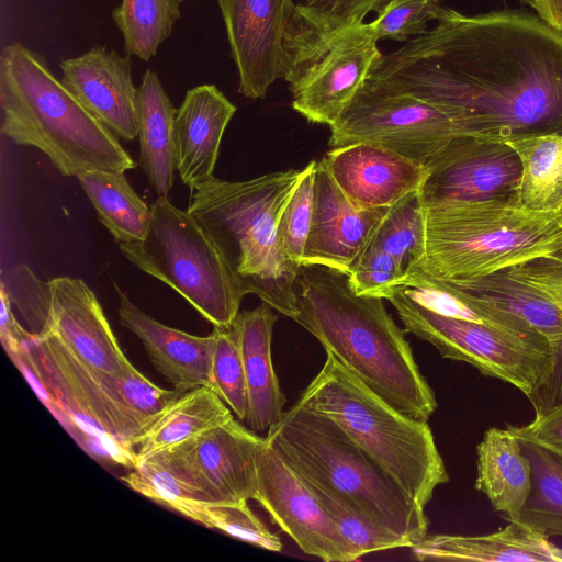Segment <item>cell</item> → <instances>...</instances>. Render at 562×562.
I'll use <instances>...</instances> for the list:
<instances>
[{
    "instance_id": "cell-1",
    "label": "cell",
    "mask_w": 562,
    "mask_h": 562,
    "mask_svg": "<svg viewBox=\"0 0 562 562\" xmlns=\"http://www.w3.org/2000/svg\"><path fill=\"white\" fill-rule=\"evenodd\" d=\"M382 54L367 80L424 100L474 138L562 131V32L521 12L464 15Z\"/></svg>"
},
{
    "instance_id": "cell-2",
    "label": "cell",
    "mask_w": 562,
    "mask_h": 562,
    "mask_svg": "<svg viewBox=\"0 0 562 562\" xmlns=\"http://www.w3.org/2000/svg\"><path fill=\"white\" fill-rule=\"evenodd\" d=\"M294 318L370 390L403 414L428 422L437 400L383 299L358 294L346 272L302 265Z\"/></svg>"
},
{
    "instance_id": "cell-3",
    "label": "cell",
    "mask_w": 562,
    "mask_h": 562,
    "mask_svg": "<svg viewBox=\"0 0 562 562\" xmlns=\"http://www.w3.org/2000/svg\"><path fill=\"white\" fill-rule=\"evenodd\" d=\"M303 169L276 171L245 181L213 177L191 189L188 212L212 238L246 294L282 315H297L299 265L282 252L277 226Z\"/></svg>"
},
{
    "instance_id": "cell-4",
    "label": "cell",
    "mask_w": 562,
    "mask_h": 562,
    "mask_svg": "<svg viewBox=\"0 0 562 562\" xmlns=\"http://www.w3.org/2000/svg\"><path fill=\"white\" fill-rule=\"evenodd\" d=\"M0 109L1 134L40 149L64 176L136 167L117 136L78 101L42 56L21 43L1 52Z\"/></svg>"
},
{
    "instance_id": "cell-5",
    "label": "cell",
    "mask_w": 562,
    "mask_h": 562,
    "mask_svg": "<svg viewBox=\"0 0 562 562\" xmlns=\"http://www.w3.org/2000/svg\"><path fill=\"white\" fill-rule=\"evenodd\" d=\"M424 252L406 274L469 281L562 252V209L532 210L517 194L439 202L424 205Z\"/></svg>"
},
{
    "instance_id": "cell-6",
    "label": "cell",
    "mask_w": 562,
    "mask_h": 562,
    "mask_svg": "<svg viewBox=\"0 0 562 562\" xmlns=\"http://www.w3.org/2000/svg\"><path fill=\"white\" fill-rule=\"evenodd\" d=\"M266 442L304 482L346 501L411 548L427 536L425 508L329 416L297 400Z\"/></svg>"
},
{
    "instance_id": "cell-7",
    "label": "cell",
    "mask_w": 562,
    "mask_h": 562,
    "mask_svg": "<svg viewBox=\"0 0 562 562\" xmlns=\"http://www.w3.org/2000/svg\"><path fill=\"white\" fill-rule=\"evenodd\" d=\"M299 401L329 416L420 506L449 481L432 431L384 401L330 352Z\"/></svg>"
},
{
    "instance_id": "cell-8",
    "label": "cell",
    "mask_w": 562,
    "mask_h": 562,
    "mask_svg": "<svg viewBox=\"0 0 562 562\" xmlns=\"http://www.w3.org/2000/svg\"><path fill=\"white\" fill-rule=\"evenodd\" d=\"M150 205L144 238L119 244L121 252L139 270L172 288L214 327H229L246 295L239 279L188 211L165 196Z\"/></svg>"
},
{
    "instance_id": "cell-9",
    "label": "cell",
    "mask_w": 562,
    "mask_h": 562,
    "mask_svg": "<svg viewBox=\"0 0 562 562\" xmlns=\"http://www.w3.org/2000/svg\"><path fill=\"white\" fill-rule=\"evenodd\" d=\"M381 56L367 23L323 30L310 23L296 5L285 35L282 76L292 93V108L308 122L331 127Z\"/></svg>"
},
{
    "instance_id": "cell-10",
    "label": "cell",
    "mask_w": 562,
    "mask_h": 562,
    "mask_svg": "<svg viewBox=\"0 0 562 562\" xmlns=\"http://www.w3.org/2000/svg\"><path fill=\"white\" fill-rule=\"evenodd\" d=\"M11 360L61 424L72 423L105 441L133 449L131 440L144 429V423L102 374L83 363L53 331L34 336L25 351Z\"/></svg>"
},
{
    "instance_id": "cell-11",
    "label": "cell",
    "mask_w": 562,
    "mask_h": 562,
    "mask_svg": "<svg viewBox=\"0 0 562 562\" xmlns=\"http://www.w3.org/2000/svg\"><path fill=\"white\" fill-rule=\"evenodd\" d=\"M387 300L406 333L434 346L441 357L469 363L482 374L512 384L528 398L550 375L555 352L487 325L438 314L412 299L402 286Z\"/></svg>"
},
{
    "instance_id": "cell-12",
    "label": "cell",
    "mask_w": 562,
    "mask_h": 562,
    "mask_svg": "<svg viewBox=\"0 0 562 562\" xmlns=\"http://www.w3.org/2000/svg\"><path fill=\"white\" fill-rule=\"evenodd\" d=\"M330 131L331 147L376 143L427 169L454 140L471 137L443 110L369 80Z\"/></svg>"
},
{
    "instance_id": "cell-13",
    "label": "cell",
    "mask_w": 562,
    "mask_h": 562,
    "mask_svg": "<svg viewBox=\"0 0 562 562\" xmlns=\"http://www.w3.org/2000/svg\"><path fill=\"white\" fill-rule=\"evenodd\" d=\"M256 464L255 501L304 553L326 562L358 560L310 486L266 440L257 452Z\"/></svg>"
},
{
    "instance_id": "cell-14",
    "label": "cell",
    "mask_w": 562,
    "mask_h": 562,
    "mask_svg": "<svg viewBox=\"0 0 562 562\" xmlns=\"http://www.w3.org/2000/svg\"><path fill=\"white\" fill-rule=\"evenodd\" d=\"M236 65L238 92L262 99L282 78L285 35L295 13L293 0H217Z\"/></svg>"
},
{
    "instance_id": "cell-15",
    "label": "cell",
    "mask_w": 562,
    "mask_h": 562,
    "mask_svg": "<svg viewBox=\"0 0 562 562\" xmlns=\"http://www.w3.org/2000/svg\"><path fill=\"white\" fill-rule=\"evenodd\" d=\"M428 171L419 190L423 205L481 202L517 194L521 164L505 142L462 137L450 144Z\"/></svg>"
},
{
    "instance_id": "cell-16",
    "label": "cell",
    "mask_w": 562,
    "mask_h": 562,
    "mask_svg": "<svg viewBox=\"0 0 562 562\" xmlns=\"http://www.w3.org/2000/svg\"><path fill=\"white\" fill-rule=\"evenodd\" d=\"M505 311L552 349L562 344V254L539 257L492 276L448 282Z\"/></svg>"
},
{
    "instance_id": "cell-17",
    "label": "cell",
    "mask_w": 562,
    "mask_h": 562,
    "mask_svg": "<svg viewBox=\"0 0 562 562\" xmlns=\"http://www.w3.org/2000/svg\"><path fill=\"white\" fill-rule=\"evenodd\" d=\"M344 194L360 209H389L422 189L428 169L376 143L333 147L322 158Z\"/></svg>"
},
{
    "instance_id": "cell-18",
    "label": "cell",
    "mask_w": 562,
    "mask_h": 562,
    "mask_svg": "<svg viewBox=\"0 0 562 562\" xmlns=\"http://www.w3.org/2000/svg\"><path fill=\"white\" fill-rule=\"evenodd\" d=\"M390 209L356 206L321 159L315 169L313 215L302 265L348 273Z\"/></svg>"
},
{
    "instance_id": "cell-19",
    "label": "cell",
    "mask_w": 562,
    "mask_h": 562,
    "mask_svg": "<svg viewBox=\"0 0 562 562\" xmlns=\"http://www.w3.org/2000/svg\"><path fill=\"white\" fill-rule=\"evenodd\" d=\"M47 285L48 330L75 356L94 371L110 375L122 374L133 367L97 296L81 279L59 277Z\"/></svg>"
},
{
    "instance_id": "cell-20",
    "label": "cell",
    "mask_w": 562,
    "mask_h": 562,
    "mask_svg": "<svg viewBox=\"0 0 562 562\" xmlns=\"http://www.w3.org/2000/svg\"><path fill=\"white\" fill-rule=\"evenodd\" d=\"M61 81L102 124L124 140L137 137V88L131 56L102 46L60 61Z\"/></svg>"
},
{
    "instance_id": "cell-21",
    "label": "cell",
    "mask_w": 562,
    "mask_h": 562,
    "mask_svg": "<svg viewBox=\"0 0 562 562\" xmlns=\"http://www.w3.org/2000/svg\"><path fill=\"white\" fill-rule=\"evenodd\" d=\"M236 106L215 85L187 91L175 116L176 169L190 189L211 180L223 134Z\"/></svg>"
},
{
    "instance_id": "cell-22",
    "label": "cell",
    "mask_w": 562,
    "mask_h": 562,
    "mask_svg": "<svg viewBox=\"0 0 562 562\" xmlns=\"http://www.w3.org/2000/svg\"><path fill=\"white\" fill-rule=\"evenodd\" d=\"M119 318L143 344L155 369L183 393L212 386L213 334L194 336L147 315L119 290Z\"/></svg>"
},
{
    "instance_id": "cell-23",
    "label": "cell",
    "mask_w": 562,
    "mask_h": 562,
    "mask_svg": "<svg viewBox=\"0 0 562 562\" xmlns=\"http://www.w3.org/2000/svg\"><path fill=\"white\" fill-rule=\"evenodd\" d=\"M265 440L232 418L178 447L224 498L233 503L255 499L256 456Z\"/></svg>"
},
{
    "instance_id": "cell-24",
    "label": "cell",
    "mask_w": 562,
    "mask_h": 562,
    "mask_svg": "<svg viewBox=\"0 0 562 562\" xmlns=\"http://www.w3.org/2000/svg\"><path fill=\"white\" fill-rule=\"evenodd\" d=\"M278 315L266 302L239 311L233 324L239 336L248 393L245 423L255 432L268 431L284 414L286 398L272 364L271 341Z\"/></svg>"
},
{
    "instance_id": "cell-25",
    "label": "cell",
    "mask_w": 562,
    "mask_h": 562,
    "mask_svg": "<svg viewBox=\"0 0 562 562\" xmlns=\"http://www.w3.org/2000/svg\"><path fill=\"white\" fill-rule=\"evenodd\" d=\"M412 551L419 561L562 562V549L520 521L483 536H426Z\"/></svg>"
},
{
    "instance_id": "cell-26",
    "label": "cell",
    "mask_w": 562,
    "mask_h": 562,
    "mask_svg": "<svg viewBox=\"0 0 562 562\" xmlns=\"http://www.w3.org/2000/svg\"><path fill=\"white\" fill-rule=\"evenodd\" d=\"M475 488L509 521H518L531 488V465L506 428H488L476 447Z\"/></svg>"
},
{
    "instance_id": "cell-27",
    "label": "cell",
    "mask_w": 562,
    "mask_h": 562,
    "mask_svg": "<svg viewBox=\"0 0 562 562\" xmlns=\"http://www.w3.org/2000/svg\"><path fill=\"white\" fill-rule=\"evenodd\" d=\"M176 111L157 74L146 70L137 88L138 165L157 196L168 198L177 170Z\"/></svg>"
},
{
    "instance_id": "cell-28",
    "label": "cell",
    "mask_w": 562,
    "mask_h": 562,
    "mask_svg": "<svg viewBox=\"0 0 562 562\" xmlns=\"http://www.w3.org/2000/svg\"><path fill=\"white\" fill-rule=\"evenodd\" d=\"M232 418L231 408L212 386H199L181 393L131 440V447L138 461L191 441Z\"/></svg>"
},
{
    "instance_id": "cell-29",
    "label": "cell",
    "mask_w": 562,
    "mask_h": 562,
    "mask_svg": "<svg viewBox=\"0 0 562 562\" xmlns=\"http://www.w3.org/2000/svg\"><path fill=\"white\" fill-rule=\"evenodd\" d=\"M121 480L169 508L179 503H229L179 447L138 460Z\"/></svg>"
},
{
    "instance_id": "cell-30",
    "label": "cell",
    "mask_w": 562,
    "mask_h": 562,
    "mask_svg": "<svg viewBox=\"0 0 562 562\" xmlns=\"http://www.w3.org/2000/svg\"><path fill=\"white\" fill-rule=\"evenodd\" d=\"M517 154L520 202L537 211L562 209V131L533 133L504 140Z\"/></svg>"
},
{
    "instance_id": "cell-31",
    "label": "cell",
    "mask_w": 562,
    "mask_h": 562,
    "mask_svg": "<svg viewBox=\"0 0 562 562\" xmlns=\"http://www.w3.org/2000/svg\"><path fill=\"white\" fill-rule=\"evenodd\" d=\"M77 178L100 222L119 244L144 238L151 205L134 191L124 171L94 170Z\"/></svg>"
},
{
    "instance_id": "cell-32",
    "label": "cell",
    "mask_w": 562,
    "mask_h": 562,
    "mask_svg": "<svg viewBox=\"0 0 562 562\" xmlns=\"http://www.w3.org/2000/svg\"><path fill=\"white\" fill-rule=\"evenodd\" d=\"M520 443L531 465V488L518 521L548 538L562 537V457L530 442Z\"/></svg>"
},
{
    "instance_id": "cell-33",
    "label": "cell",
    "mask_w": 562,
    "mask_h": 562,
    "mask_svg": "<svg viewBox=\"0 0 562 562\" xmlns=\"http://www.w3.org/2000/svg\"><path fill=\"white\" fill-rule=\"evenodd\" d=\"M183 0H122L112 12L126 55L147 61L171 34Z\"/></svg>"
},
{
    "instance_id": "cell-34",
    "label": "cell",
    "mask_w": 562,
    "mask_h": 562,
    "mask_svg": "<svg viewBox=\"0 0 562 562\" xmlns=\"http://www.w3.org/2000/svg\"><path fill=\"white\" fill-rule=\"evenodd\" d=\"M369 243L392 256L406 276L424 252L425 214L419 191L389 210Z\"/></svg>"
},
{
    "instance_id": "cell-35",
    "label": "cell",
    "mask_w": 562,
    "mask_h": 562,
    "mask_svg": "<svg viewBox=\"0 0 562 562\" xmlns=\"http://www.w3.org/2000/svg\"><path fill=\"white\" fill-rule=\"evenodd\" d=\"M170 509L194 520L206 528L262 549L279 552L282 550L280 538L271 532L252 513L247 501L233 503H179Z\"/></svg>"
},
{
    "instance_id": "cell-36",
    "label": "cell",
    "mask_w": 562,
    "mask_h": 562,
    "mask_svg": "<svg viewBox=\"0 0 562 562\" xmlns=\"http://www.w3.org/2000/svg\"><path fill=\"white\" fill-rule=\"evenodd\" d=\"M306 484L349 542L358 559L376 551L411 547L404 538L373 521L340 497L315 485Z\"/></svg>"
},
{
    "instance_id": "cell-37",
    "label": "cell",
    "mask_w": 562,
    "mask_h": 562,
    "mask_svg": "<svg viewBox=\"0 0 562 562\" xmlns=\"http://www.w3.org/2000/svg\"><path fill=\"white\" fill-rule=\"evenodd\" d=\"M212 387L239 422L248 414V393L239 336L236 327H214Z\"/></svg>"
},
{
    "instance_id": "cell-38",
    "label": "cell",
    "mask_w": 562,
    "mask_h": 562,
    "mask_svg": "<svg viewBox=\"0 0 562 562\" xmlns=\"http://www.w3.org/2000/svg\"><path fill=\"white\" fill-rule=\"evenodd\" d=\"M536 416L527 425L507 426L520 441L546 448L562 457V374L550 375L529 397Z\"/></svg>"
},
{
    "instance_id": "cell-39",
    "label": "cell",
    "mask_w": 562,
    "mask_h": 562,
    "mask_svg": "<svg viewBox=\"0 0 562 562\" xmlns=\"http://www.w3.org/2000/svg\"><path fill=\"white\" fill-rule=\"evenodd\" d=\"M312 160L307 170L284 206L278 222L277 235L283 255L302 266L314 206L315 169Z\"/></svg>"
},
{
    "instance_id": "cell-40",
    "label": "cell",
    "mask_w": 562,
    "mask_h": 562,
    "mask_svg": "<svg viewBox=\"0 0 562 562\" xmlns=\"http://www.w3.org/2000/svg\"><path fill=\"white\" fill-rule=\"evenodd\" d=\"M440 0H392L367 23L376 41L407 42L424 34L435 21Z\"/></svg>"
},
{
    "instance_id": "cell-41",
    "label": "cell",
    "mask_w": 562,
    "mask_h": 562,
    "mask_svg": "<svg viewBox=\"0 0 562 562\" xmlns=\"http://www.w3.org/2000/svg\"><path fill=\"white\" fill-rule=\"evenodd\" d=\"M101 374L111 389L140 418L144 429L181 394L175 389L166 390L157 386L134 366L119 375Z\"/></svg>"
},
{
    "instance_id": "cell-42",
    "label": "cell",
    "mask_w": 562,
    "mask_h": 562,
    "mask_svg": "<svg viewBox=\"0 0 562 562\" xmlns=\"http://www.w3.org/2000/svg\"><path fill=\"white\" fill-rule=\"evenodd\" d=\"M348 276L356 293L382 297L400 284L405 271L392 256L368 241Z\"/></svg>"
},
{
    "instance_id": "cell-43",
    "label": "cell",
    "mask_w": 562,
    "mask_h": 562,
    "mask_svg": "<svg viewBox=\"0 0 562 562\" xmlns=\"http://www.w3.org/2000/svg\"><path fill=\"white\" fill-rule=\"evenodd\" d=\"M392 0H304L297 11L313 25L339 30L362 23L370 12L381 11Z\"/></svg>"
},
{
    "instance_id": "cell-44",
    "label": "cell",
    "mask_w": 562,
    "mask_h": 562,
    "mask_svg": "<svg viewBox=\"0 0 562 562\" xmlns=\"http://www.w3.org/2000/svg\"><path fill=\"white\" fill-rule=\"evenodd\" d=\"M0 338L7 355L13 359L25 351L34 335L15 318L12 302L2 283L0 284Z\"/></svg>"
},
{
    "instance_id": "cell-45",
    "label": "cell",
    "mask_w": 562,
    "mask_h": 562,
    "mask_svg": "<svg viewBox=\"0 0 562 562\" xmlns=\"http://www.w3.org/2000/svg\"><path fill=\"white\" fill-rule=\"evenodd\" d=\"M540 18L562 32V0H541Z\"/></svg>"
},
{
    "instance_id": "cell-46",
    "label": "cell",
    "mask_w": 562,
    "mask_h": 562,
    "mask_svg": "<svg viewBox=\"0 0 562 562\" xmlns=\"http://www.w3.org/2000/svg\"><path fill=\"white\" fill-rule=\"evenodd\" d=\"M525 1L526 3H528L530 7H532L533 9H536V11L538 12V14L540 15L541 13V0H522Z\"/></svg>"
},
{
    "instance_id": "cell-47",
    "label": "cell",
    "mask_w": 562,
    "mask_h": 562,
    "mask_svg": "<svg viewBox=\"0 0 562 562\" xmlns=\"http://www.w3.org/2000/svg\"><path fill=\"white\" fill-rule=\"evenodd\" d=\"M562 254V252H561Z\"/></svg>"
}]
</instances>
